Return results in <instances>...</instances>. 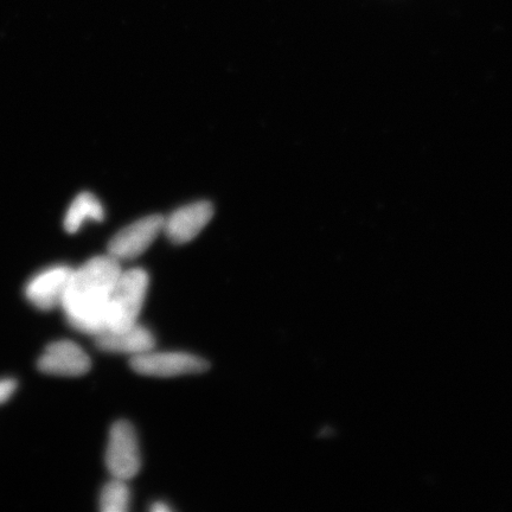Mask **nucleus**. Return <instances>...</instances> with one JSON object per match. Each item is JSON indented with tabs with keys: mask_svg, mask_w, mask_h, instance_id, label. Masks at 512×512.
<instances>
[{
	"mask_svg": "<svg viewBox=\"0 0 512 512\" xmlns=\"http://www.w3.org/2000/svg\"><path fill=\"white\" fill-rule=\"evenodd\" d=\"M121 272L120 261L108 254L73 270L62 309L74 329L94 337L106 329L108 300Z\"/></svg>",
	"mask_w": 512,
	"mask_h": 512,
	"instance_id": "f257e3e1",
	"label": "nucleus"
},
{
	"mask_svg": "<svg viewBox=\"0 0 512 512\" xmlns=\"http://www.w3.org/2000/svg\"><path fill=\"white\" fill-rule=\"evenodd\" d=\"M147 288L149 275L144 270L134 268L121 272L108 300L104 331L126 329L137 324Z\"/></svg>",
	"mask_w": 512,
	"mask_h": 512,
	"instance_id": "f03ea898",
	"label": "nucleus"
},
{
	"mask_svg": "<svg viewBox=\"0 0 512 512\" xmlns=\"http://www.w3.org/2000/svg\"><path fill=\"white\" fill-rule=\"evenodd\" d=\"M107 469L114 478L128 480L142 466L136 430L127 421H118L111 428L106 450Z\"/></svg>",
	"mask_w": 512,
	"mask_h": 512,
	"instance_id": "7ed1b4c3",
	"label": "nucleus"
},
{
	"mask_svg": "<svg viewBox=\"0 0 512 512\" xmlns=\"http://www.w3.org/2000/svg\"><path fill=\"white\" fill-rule=\"evenodd\" d=\"M164 216L150 215L119 230L108 243V255L118 261L138 258L163 232Z\"/></svg>",
	"mask_w": 512,
	"mask_h": 512,
	"instance_id": "20e7f679",
	"label": "nucleus"
},
{
	"mask_svg": "<svg viewBox=\"0 0 512 512\" xmlns=\"http://www.w3.org/2000/svg\"><path fill=\"white\" fill-rule=\"evenodd\" d=\"M131 367L136 373L153 377H176L201 374L209 368L203 358L185 352L147 351L132 357Z\"/></svg>",
	"mask_w": 512,
	"mask_h": 512,
	"instance_id": "39448f33",
	"label": "nucleus"
},
{
	"mask_svg": "<svg viewBox=\"0 0 512 512\" xmlns=\"http://www.w3.org/2000/svg\"><path fill=\"white\" fill-rule=\"evenodd\" d=\"M72 273L73 268L54 266L35 275L25 288L29 302L42 311L62 307Z\"/></svg>",
	"mask_w": 512,
	"mask_h": 512,
	"instance_id": "423d86ee",
	"label": "nucleus"
},
{
	"mask_svg": "<svg viewBox=\"0 0 512 512\" xmlns=\"http://www.w3.org/2000/svg\"><path fill=\"white\" fill-rule=\"evenodd\" d=\"M213 216L214 207L208 201L188 204L164 217L163 233L176 245H184L200 235Z\"/></svg>",
	"mask_w": 512,
	"mask_h": 512,
	"instance_id": "0eeeda50",
	"label": "nucleus"
},
{
	"mask_svg": "<svg viewBox=\"0 0 512 512\" xmlns=\"http://www.w3.org/2000/svg\"><path fill=\"white\" fill-rule=\"evenodd\" d=\"M38 368L48 375L76 377L91 369V358L78 344L60 341L50 344L44 351Z\"/></svg>",
	"mask_w": 512,
	"mask_h": 512,
	"instance_id": "6e6552de",
	"label": "nucleus"
},
{
	"mask_svg": "<svg viewBox=\"0 0 512 512\" xmlns=\"http://www.w3.org/2000/svg\"><path fill=\"white\" fill-rule=\"evenodd\" d=\"M95 342L102 351L132 357L145 354L156 347L152 332L138 323L126 329L102 331L95 336Z\"/></svg>",
	"mask_w": 512,
	"mask_h": 512,
	"instance_id": "1a4fd4ad",
	"label": "nucleus"
},
{
	"mask_svg": "<svg viewBox=\"0 0 512 512\" xmlns=\"http://www.w3.org/2000/svg\"><path fill=\"white\" fill-rule=\"evenodd\" d=\"M105 219V210L101 202L91 192H81L70 204L63 226L69 234L79 232L87 221L101 222Z\"/></svg>",
	"mask_w": 512,
	"mask_h": 512,
	"instance_id": "9d476101",
	"label": "nucleus"
},
{
	"mask_svg": "<svg viewBox=\"0 0 512 512\" xmlns=\"http://www.w3.org/2000/svg\"><path fill=\"white\" fill-rule=\"evenodd\" d=\"M131 494L126 480L114 478L100 496V509L104 512H125L130 507Z\"/></svg>",
	"mask_w": 512,
	"mask_h": 512,
	"instance_id": "9b49d317",
	"label": "nucleus"
},
{
	"mask_svg": "<svg viewBox=\"0 0 512 512\" xmlns=\"http://www.w3.org/2000/svg\"><path fill=\"white\" fill-rule=\"evenodd\" d=\"M17 383L14 380H0V405L8 401L15 393Z\"/></svg>",
	"mask_w": 512,
	"mask_h": 512,
	"instance_id": "f8f14e48",
	"label": "nucleus"
},
{
	"mask_svg": "<svg viewBox=\"0 0 512 512\" xmlns=\"http://www.w3.org/2000/svg\"><path fill=\"white\" fill-rule=\"evenodd\" d=\"M171 508L168 507L165 503H156L155 505H152L151 511L153 512H168Z\"/></svg>",
	"mask_w": 512,
	"mask_h": 512,
	"instance_id": "ddd939ff",
	"label": "nucleus"
}]
</instances>
